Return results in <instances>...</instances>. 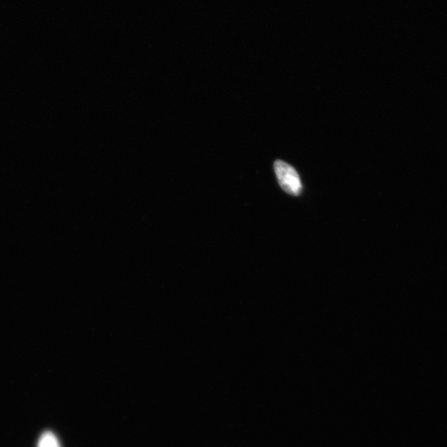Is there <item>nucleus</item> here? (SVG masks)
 <instances>
[{"instance_id":"obj_1","label":"nucleus","mask_w":447,"mask_h":447,"mask_svg":"<svg viewBox=\"0 0 447 447\" xmlns=\"http://www.w3.org/2000/svg\"><path fill=\"white\" fill-rule=\"evenodd\" d=\"M274 171L280 187L284 192L292 196H299L301 194L302 191L301 179L292 166L278 160L274 163Z\"/></svg>"},{"instance_id":"obj_2","label":"nucleus","mask_w":447,"mask_h":447,"mask_svg":"<svg viewBox=\"0 0 447 447\" xmlns=\"http://www.w3.org/2000/svg\"><path fill=\"white\" fill-rule=\"evenodd\" d=\"M40 447H59V444L54 439H47L42 441Z\"/></svg>"}]
</instances>
